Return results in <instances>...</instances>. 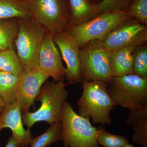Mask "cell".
Wrapping results in <instances>:
<instances>
[{
    "label": "cell",
    "mask_w": 147,
    "mask_h": 147,
    "mask_svg": "<svg viewBox=\"0 0 147 147\" xmlns=\"http://www.w3.org/2000/svg\"><path fill=\"white\" fill-rule=\"evenodd\" d=\"M72 84L54 81L44 84L35 100L41 102L40 107L35 112L22 114L23 123L28 129L30 130L38 122L45 121L52 125L61 121L63 107L69 96L65 87Z\"/></svg>",
    "instance_id": "obj_1"
},
{
    "label": "cell",
    "mask_w": 147,
    "mask_h": 147,
    "mask_svg": "<svg viewBox=\"0 0 147 147\" xmlns=\"http://www.w3.org/2000/svg\"><path fill=\"white\" fill-rule=\"evenodd\" d=\"M83 92L77 101L78 115L91 119L95 124L110 125V113L116 106L108 91V85L100 81L82 82Z\"/></svg>",
    "instance_id": "obj_2"
},
{
    "label": "cell",
    "mask_w": 147,
    "mask_h": 147,
    "mask_svg": "<svg viewBox=\"0 0 147 147\" xmlns=\"http://www.w3.org/2000/svg\"><path fill=\"white\" fill-rule=\"evenodd\" d=\"M90 119L78 115L69 102L64 103L61 123L64 147H100L96 141L99 128L93 126Z\"/></svg>",
    "instance_id": "obj_3"
},
{
    "label": "cell",
    "mask_w": 147,
    "mask_h": 147,
    "mask_svg": "<svg viewBox=\"0 0 147 147\" xmlns=\"http://www.w3.org/2000/svg\"><path fill=\"white\" fill-rule=\"evenodd\" d=\"M108 85L116 106L131 110L147 105V79L131 74L112 77Z\"/></svg>",
    "instance_id": "obj_4"
},
{
    "label": "cell",
    "mask_w": 147,
    "mask_h": 147,
    "mask_svg": "<svg viewBox=\"0 0 147 147\" xmlns=\"http://www.w3.org/2000/svg\"><path fill=\"white\" fill-rule=\"evenodd\" d=\"M18 30L15 42L18 58L24 70L37 68L39 52L45 30L33 19H18Z\"/></svg>",
    "instance_id": "obj_5"
},
{
    "label": "cell",
    "mask_w": 147,
    "mask_h": 147,
    "mask_svg": "<svg viewBox=\"0 0 147 147\" xmlns=\"http://www.w3.org/2000/svg\"><path fill=\"white\" fill-rule=\"evenodd\" d=\"M130 17L126 12L109 11L101 13L85 24L73 25L67 32L79 47L94 40H102L110 31Z\"/></svg>",
    "instance_id": "obj_6"
},
{
    "label": "cell",
    "mask_w": 147,
    "mask_h": 147,
    "mask_svg": "<svg viewBox=\"0 0 147 147\" xmlns=\"http://www.w3.org/2000/svg\"><path fill=\"white\" fill-rule=\"evenodd\" d=\"M111 50L102 46L98 40L91 41L80 50L82 79L86 81H102L108 84L110 73Z\"/></svg>",
    "instance_id": "obj_7"
},
{
    "label": "cell",
    "mask_w": 147,
    "mask_h": 147,
    "mask_svg": "<svg viewBox=\"0 0 147 147\" xmlns=\"http://www.w3.org/2000/svg\"><path fill=\"white\" fill-rule=\"evenodd\" d=\"M32 19L54 35L63 31L68 14L63 0H26Z\"/></svg>",
    "instance_id": "obj_8"
},
{
    "label": "cell",
    "mask_w": 147,
    "mask_h": 147,
    "mask_svg": "<svg viewBox=\"0 0 147 147\" xmlns=\"http://www.w3.org/2000/svg\"><path fill=\"white\" fill-rule=\"evenodd\" d=\"M147 29L146 25L131 19L112 30L101 40L100 44L112 50L129 47L138 46L146 42Z\"/></svg>",
    "instance_id": "obj_9"
},
{
    "label": "cell",
    "mask_w": 147,
    "mask_h": 147,
    "mask_svg": "<svg viewBox=\"0 0 147 147\" xmlns=\"http://www.w3.org/2000/svg\"><path fill=\"white\" fill-rule=\"evenodd\" d=\"M49 78L38 67L31 70H24L19 76L16 102L20 106L22 114L30 112V108L34 105L36 98L42 85Z\"/></svg>",
    "instance_id": "obj_10"
},
{
    "label": "cell",
    "mask_w": 147,
    "mask_h": 147,
    "mask_svg": "<svg viewBox=\"0 0 147 147\" xmlns=\"http://www.w3.org/2000/svg\"><path fill=\"white\" fill-rule=\"evenodd\" d=\"M53 36L66 65V79L73 84L82 83L79 45L67 32L63 31Z\"/></svg>",
    "instance_id": "obj_11"
},
{
    "label": "cell",
    "mask_w": 147,
    "mask_h": 147,
    "mask_svg": "<svg viewBox=\"0 0 147 147\" xmlns=\"http://www.w3.org/2000/svg\"><path fill=\"white\" fill-rule=\"evenodd\" d=\"M56 45L53 35L48 32L45 34L40 48L38 68L57 82L63 81L65 68Z\"/></svg>",
    "instance_id": "obj_12"
},
{
    "label": "cell",
    "mask_w": 147,
    "mask_h": 147,
    "mask_svg": "<svg viewBox=\"0 0 147 147\" xmlns=\"http://www.w3.org/2000/svg\"><path fill=\"white\" fill-rule=\"evenodd\" d=\"M5 128L10 129L13 137L22 147H28L32 139L30 130L25 129L20 106L15 102L6 105L0 115V132Z\"/></svg>",
    "instance_id": "obj_13"
},
{
    "label": "cell",
    "mask_w": 147,
    "mask_h": 147,
    "mask_svg": "<svg viewBox=\"0 0 147 147\" xmlns=\"http://www.w3.org/2000/svg\"><path fill=\"white\" fill-rule=\"evenodd\" d=\"M137 47L129 46L111 51L110 64L112 77L133 74V53Z\"/></svg>",
    "instance_id": "obj_14"
},
{
    "label": "cell",
    "mask_w": 147,
    "mask_h": 147,
    "mask_svg": "<svg viewBox=\"0 0 147 147\" xmlns=\"http://www.w3.org/2000/svg\"><path fill=\"white\" fill-rule=\"evenodd\" d=\"M73 25L85 24L100 15L97 4L90 0H69Z\"/></svg>",
    "instance_id": "obj_15"
},
{
    "label": "cell",
    "mask_w": 147,
    "mask_h": 147,
    "mask_svg": "<svg viewBox=\"0 0 147 147\" xmlns=\"http://www.w3.org/2000/svg\"><path fill=\"white\" fill-rule=\"evenodd\" d=\"M32 19L25 1L0 0V19Z\"/></svg>",
    "instance_id": "obj_16"
},
{
    "label": "cell",
    "mask_w": 147,
    "mask_h": 147,
    "mask_svg": "<svg viewBox=\"0 0 147 147\" xmlns=\"http://www.w3.org/2000/svg\"><path fill=\"white\" fill-rule=\"evenodd\" d=\"M19 79L16 74L0 71V97L6 105L16 102Z\"/></svg>",
    "instance_id": "obj_17"
},
{
    "label": "cell",
    "mask_w": 147,
    "mask_h": 147,
    "mask_svg": "<svg viewBox=\"0 0 147 147\" xmlns=\"http://www.w3.org/2000/svg\"><path fill=\"white\" fill-rule=\"evenodd\" d=\"M11 19H0V51L13 49L18 30L17 21Z\"/></svg>",
    "instance_id": "obj_18"
},
{
    "label": "cell",
    "mask_w": 147,
    "mask_h": 147,
    "mask_svg": "<svg viewBox=\"0 0 147 147\" xmlns=\"http://www.w3.org/2000/svg\"><path fill=\"white\" fill-rule=\"evenodd\" d=\"M24 70V66L13 49L0 51V71L19 76Z\"/></svg>",
    "instance_id": "obj_19"
},
{
    "label": "cell",
    "mask_w": 147,
    "mask_h": 147,
    "mask_svg": "<svg viewBox=\"0 0 147 147\" xmlns=\"http://www.w3.org/2000/svg\"><path fill=\"white\" fill-rule=\"evenodd\" d=\"M61 121L50 125L42 134L32 138L30 147H47L55 142L62 141Z\"/></svg>",
    "instance_id": "obj_20"
},
{
    "label": "cell",
    "mask_w": 147,
    "mask_h": 147,
    "mask_svg": "<svg viewBox=\"0 0 147 147\" xmlns=\"http://www.w3.org/2000/svg\"><path fill=\"white\" fill-rule=\"evenodd\" d=\"M139 45L133 53V74L147 79V47Z\"/></svg>",
    "instance_id": "obj_21"
},
{
    "label": "cell",
    "mask_w": 147,
    "mask_h": 147,
    "mask_svg": "<svg viewBox=\"0 0 147 147\" xmlns=\"http://www.w3.org/2000/svg\"><path fill=\"white\" fill-rule=\"evenodd\" d=\"M96 141L103 147H123L128 143L126 137L111 134L104 128H99Z\"/></svg>",
    "instance_id": "obj_22"
},
{
    "label": "cell",
    "mask_w": 147,
    "mask_h": 147,
    "mask_svg": "<svg viewBox=\"0 0 147 147\" xmlns=\"http://www.w3.org/2000/svg\"><path fill=\"white\" fill-rule=\"evenodd\" d=\"M133 142L141 147H147V116L142 117L131 124Z\"/></svg>",
    "instance_id": "obj_23"
},
{
    "label": "cell",
    "mask_w": 147,
    "mask_h": 147,
    "mask_svg": "<svg viewBox=\"0 0 147 147\" xmlns=\"http://www.w3.org/2000/svg\"><path fill=\"white\" fill-rule=\"evenodd\" d=\"M126 12L130 17L146 26L147 0H132Z\"/></svg>",
    "instance_id": "obj_24"
},
{
    "label": "cell",
    "mask_w": 147,
    "mask_h": 147,
    "mask_svg": "<svg viewBox=\"0 0 147 147\" xmlns=\"http://www.w3.org/2000/svg\"><path fill=\"white\" fill-rule=\"evenodd\" d=\"M132 0H102L97 4L99 13L109 11L126 12Z\"/></svg>",
    "instance_id": "obj_25"
},
{
    "label": "cell",
    "mask_w": 147,
    "mask_h": 147,
    "mask_svg": "<svg viewBox=\"0 0 147 147\" xmlns=\"http://www.w3.org/2000/svg\"><path fill=\"white\" fill-rule=\"evenodd\" d=\"M5 147H22L13 135L8 139L7 144Z\"/></svg>",
    "instance_id": "obj_26"
},
{
    "label": "cell",
    "mask_w": 147,
    "mask_h": 147,
    "mask_svg": "<svg viewBox=\"0 0 147 147\" xmlns=\"http://www.w3.org/2000/svg\"><path fill=\"white\" fill-rule=\"evenodd\" d=\"M6 105L5 103L0 97V115L2 113L4 109L5 108Z\"/></svg>",
    "instance_id": "obj_27"
},
{
    "label": "cell",
    "mask_w": 147,
    "mask_h": 147,
    "mask_svg": "<svg viewBox=\"0 0 147 147\" xmlns=\"http://www.w3.org/2000/svg\"><path fill=\"white\" fill-rule=\"evenodd\" d=\"M123 147H135L133 145L131 144H129V143H128V144H127L126 145L124 146Z\"/></svg>",
    "instance_id": "obj_28"
}]
</instances>
